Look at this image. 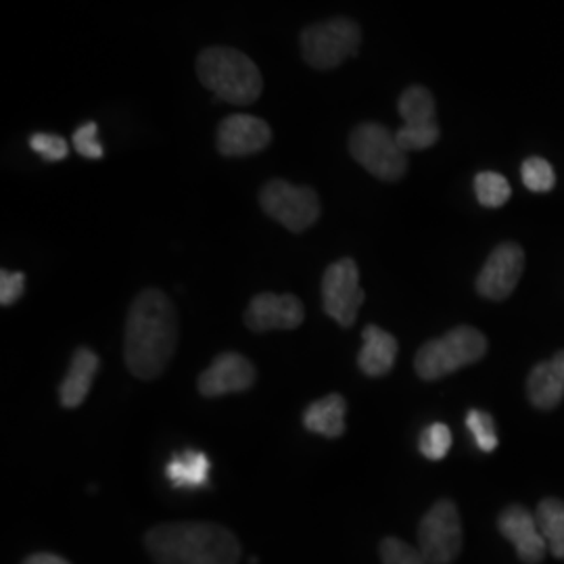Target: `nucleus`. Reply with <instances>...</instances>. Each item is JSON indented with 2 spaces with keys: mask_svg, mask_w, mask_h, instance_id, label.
Returning <instances> with one entry per match:
<instances>
[{
  "mask_svg": "<svg viewBox=\"0 0 564 564\" xmlns=\"http://www.w3.org/2000/svg\"><path fill=\"white\" fill-rule=\"evenodd\" d=\"M521 178L531 193H550L556 186V174L544 158H529L521 167Z\"/></svg>",
  "mask_w": 564,
  "mask_h": 564,
  "instance_id": "a878e982",
  "label": "nucleus"
},
{
  "mask_svg": "<svg viewBox=\"0 0 564 564\" xmlns=\"http://www.w3.org/2000/svg\"><path fill=\"white\" fill-rule=\"evenodd\" d=\"M362 303L358 263L351 258L330 263L323 276L324 312L343 328H351L358 321Z\"/></svg>",
  "mask_w": 564,
  "mask_h": 564,
  "instance_id": "1a4fd4ad",
  "label": "nucleus"
},
{
  "mask_svg": "<svg viewBox=\"0 0 564 564\" xmlns=\"http://www.w3.org/2000/svg\"><path fill=\"white\" fill-rule=\"evenodd\" d=\"M487 339L475 326H456L444 337L424 343L416 351L414 370L423 381H440L464 366L484 360Z\"/></svg>",
  "mask_w": 564,
  "mask_h": 564,
  "instance_id": "20e7f679",
  "label": "nucleus"
},
{
  "mask_svg": "<svg viewBox=\"0 0 564 564\" xmlns=\"http://www.w3.org/2000/svg\"><path fill=\"white\" fill-rule=\"evenodd\" d=\"M212 463L199 449H184L165 464V479L176 489H202L209 484Z\"/></svg>",
  "mask_w": 564,
  "mask_h": 564,
  "instance_id": "6ab92c4d",
  "label": "nucleus"
},
{
  "mask_svg": "<svg viewBox=\"0 0 564 564\" xmlns=\"http://www.w3.org/2000/svg\"><path fill=\"white\" fill-rule=\"evenodd\" d=\"M305 321L302 300L295 295L260 293L256 295L245 312V324L253 333L268 330H293Z\"/></svg>",
  "mask_w": 564,
  "mask_h": 564,
  "instance_id": "f8f14e48",
  "label": "nucleus"
},
{
  "mask_svg": "<svg viewBox=\"0 0 564 564\" xmlns=\"http://www.w3.org/2000/svg\"><path fill=\"white\" fill-rule=\"evenodd\" d=\"M155 564H239L237 535L216 523H165L144 535Z\"/></svg>",
  "mask_w": 564,
  "mask_h": 564,
  "instance_id": "f03ea898",
  "label": "nucleus"
},
{
  "mask_svg": "<svg viewBox=\"0 0 564 564\" xmlns=\"http://www.w3.org/2000/svg\"><path fill=\"white\" fill-rule=\"evenodd\" d=\"M99 126L95 121H86L74 132V147L86 160H101L105 155L101 142L97 139Z\"/></svg>",
  "mask_w": 564,
  "mask_h": 564,
  "instance_id": "c85d7f7f",
  "label": "nucleus"
},
{
  "mask_svg": "<svg viewBox=\"0 0 564 564\" xmlns=\"http://www.w3.org/2000/svg\"><path fill=\"white\" fill-rule=\"evenodd\" d=\"M364 347L358 356V366L366 377H384L393 370L398 360V341L391 333L377 324H368L362 333Z\"/></svg>",
  "mask_w": 564,
  "mask_h": 564,
  "instance_id": "f3484780",
  "label": "nucleus"
},
{
  "mask_svg": "<svg viewBox=\"0 0 564 564\" xmlns=\"http://www.w3.org/2000/svg\"><path fill=\"white\" fill-rule=\"evenodd\" d=\"M101 368V358L90 347H78L72 356L67 375L59 384V402L63 408H80L90 393L95 377Z\"/></svg>",
  "mask_w": 564,
  "mask_h": 564,
  "instance_id": "2eb2a0df",
  "label": "nucleus"
},
{
  "mask_svg": "<svg viewBox=\"0 0 564 564\" xmlns=\"http://www.w3.org/2000/svg\"><path fill=\"white\" fill-rule=\"evenodd\" d=\"M347 402L339 393H330L323 400L310 403L303 412V426L326 440H337L345 433Z\"/></svg>",
  "mask_w": 564,
  "mask_h": 564,
  "instance_id": "a211bd4d",
  "label": "nucleus"
},
{
  "mask_svg": "<svg viewBox=\"0 0 564 564\" xmlns=\"http://www.w3.org/2000/svg\"><path fill=\"white\" fill-rule=\"evenodd\" d=\"M475 195L484 207L498 209L510 199L512 188L510 182L506 181L502 174L498 172H479L475 176Z\"/></svg>",
  "mask_w": 564,
  "mask_h": 564,
  "instance_id": "4be33fe9",
  "label": "nucleus"
},
{
  "mask_svg": "<svg viewBox=\"0 0 564 564\" xmlns=\"http://www.w3.org/2000/svg\"><path fill=\"white\" fill-rule=\"evenodd\" d=\"M452 431L444 423H433L424 426L419 440V449L426 460L440 463L447 456V452L452 449Z\"/></svg>",
  "mask_w": 564,
  "mask_h": 564,
  "instance_id": "393cba45",
  "label": "nucleus"
},
{
  "mask_svg": "<svg viewBox=\"0 0 564 564\" xmlns=\"http://www.w3.org/2000/svg\"><path fill=\"white\" fill-rule=\"evenodd\" d=\"M178 347V314L160 289H144L128 310L123 360L132 377L153 381L162 377Z\"/></svg>",
  "mask_w": 564,
  "mask_h": 564,
  "instance_id": "f257e3e1",
  "label": "nucleus"
},
{
  "mask_svg": "<svg viewBox=\"0 0 564 564\" xmlns=\"http://www.w3.org/2000/svg\"><path fill=\"white\" fill-rule=\"evenodd\" d=\"M362 44V30L354 20L335 18L305 28L300 39L305 63L316 69H335L354 57Z\"/></svg>",
  "mask_w": 564,
  "mask_h": 564,
  "instance_id": "423d86ee",
  "label": "nucleus"
},
{
  "mask_svg": "<svg viewBox=\"0 0 564 564\" xmlns=\"http://www.w3.org/2000/svg\"><path fill=\"white\" fill-rule=\"evenodd\" d=\"M197 76L216 102L249 105L260 99L263 80L258 65L230 46L205 48L197 59Z\"/></svg>",
  "mask_w": 564,
  "mask_h": 564,
  "instance_id": "7ed1b4c3",
  "label": "nucleus"
},
{
  "mask_svg": "<svg viewBox=\"0 0 564 564\" xmlns=\"http://www.w3.org/2000/svg\"><path fill=\"white\" fill-rule=\"evenodd\" d=\"M23 564H69L63 556L57 554H51V552H39V554H32L30 558H25Z\"/></svg>",
  "mask_w": 564,
  "mask_h": 564,
  "instance_id": "7c9ffc66",
  "label": "nucleus"
},
{
  "mask_svg": "<svg viewBox=\"0 0 564 564\" xmlns=\"http://www.w3.org/2000/svg\"><path fill=\"white\" fill-rule=\"evenodd\" d=\"M535 519L542 529L547 550L554 558L564 561V502L558 498H545L535 510Z\"/></svg>",
  "mask_w": 564,
  "mask_h": 564,
  "instance_id": "aec40b11",
  "label": "nucleus"
},
{
  "mask_svg": "<svg viewBox=\"0 0 564 564\" xmlns=\"http://www.w3.org/2000/svg\"><path fill=\"white\" fill-rule=\"evenodd\" d=\"M379 554L383 564H429L421 550L405 544L400 538H384Z\"/></svg>",
  "mask_w": 564,
  "mask_h": 564,
  "instance_id": "bb28decb",
  "label": "nucleus"
},
{
  "mask_svg": "<svg viewBox=\"0 0 564 564\" xmlns=\"http://www.w3.org/2000/svg\"><path fill=\"white\" fill-rule=\"evenodd\" d=\"M398 109L403 123H435V99L429 88L410 86L405 88L398 101Z\"/></svg>",
  "mask_w": 564,
  "mask_h": 564,
  "instance_id": "412c9836",
  "label": "nucleus"
},
{
  "mask_svg": "<svg viewBox=\"0 0 564 564\" xmlns=\"http://www.w3.org/2000/svg\"><path fill=\"white\" fill-rule=\"evenodd\" d=\"M270 141V126L256 116H228L218 128V151L224 158H245L260 153Z\"/></svg>",
  "mask_w": 564,
  "mask_h": 564,
  "instance_id": "4468645a",
  "label": "nucleus"
},
{
  "mask_svg": "<svg viewBox=\"0 0 564 564\" xmlns=\"http://www.w3.org/2000/svg\"><path fill=\"white\" fill-rule=\"evenodd\" d=\"M260 205L265 216L282 224L286 230L300 235L321 218V199L314 188L297 186L286 181L265 182L260 193Z\"/></svg>",
  "mask_w": 564,
  "mask_h": 564,
  "instance_id": "0eeeda50",
  "label": "nucleus"
},
{
  "mask_svg": "<svg viewBox=\"0 0 564 564\" xmlns=\"http://www.w3.org/2000/svg\"><path fill=\"white\" fill-rule=\"evenodd\" d=\"M25 291V274L23 272H0V305L9 307L20 300Z\"/></svg>",
  "mask_w": 564,
  "mask_h": 564,
  "instance_id": "c756f323",
  "label": "nucleus"
},
{
  "mask_svg": "<svg viewBox=\"0 0 564 564\" xmlns=\"http://www.w3.org/2000/svg\"><path fill=\"white\" fill-rule=\"evenodd\" d=\"M30 149L34 153H39L42 160H46V162H63L69 155L67 142L57 134H44V132L32 134Z\"/></svg>",
  "mask_w": 564,
  "mask_h": 564,
  "instance_id": "cd10ccee",
  "label": "nucleus"
},
{
  "mask_svg": "<svg viewBox=\"0 0 564 564\" xmlns=\"http://www.w3.org/2000/svg\"><path fill=\"white\" fill-rule=\"evenodd\" d=\"M349 153L379 181H402L408 172V153H403L395 134L375 121L360 123L351 132Z\"/></svg>",
  "mask_w": 564,
  "mask_h": 564,
  "instance_id": "39448f33",
  "label": "nucleus"
},
{
  "mask_svg": "<svg viewBox=\"0 0 564 564\" xmlns=\"http://www.w3.org/2000/svg\"><path fill=\"white\" fill-rule=\"evenodd\" d=\"M463 521L452 500L431 506L419 527V550L429 564H449L463 552Z\"/></svg>",
  "mask_w": 564,
  "mask_h": 564,
  "instance_id": "6e6552de",
  "label": "nucleus"
},
{
  "mask_svg": "<svg viewBox=\"0 0 564 564\" xmlns=\"http://www.w3.org/2000/svg\"><path fill=\"white\" fill-rule=\"evenodd\" d=\"M442 130L440 123H403L395 132V141L402 147L403 153L410 151H424L440 141Z\"/></svg>",
  "mask_w": 564,
  "mask_h": 564,
  "instance_id": "5701e85b",
  "label": "nucleus"
},
{
  "mask_svg": "<svg viewBox=\"0 0 564 564\" xmlns=\"http://www.w3.org/2000/svg\"><path fill=\"white\" fill-rule=\"evenodd\" d=\"M466 426H468V431H470V435H473L477 447H479L481 452H485V454H491V452L500 445L496 421H494V416H491L489 412L477 410V408H475V410H468V414H466Z\"/></svg>",
  "mask_w": 564,
  "mask_h": 564,
  "instance_id": "b1692460",
  "label": "nucleus"
},
{
  "mask_svg": "<svg viewBox=\"0 0 564 564\" xmlns=\"http://www.w3.org/2000/svg\"><path fill=\"white\" fill-rule=\"evenodd\" d=\"M523 272V247L517 242H500L477 276V293L489 302H505L514 293Z\"/></svg>",
  "mask_w": 564,
  "mask_h": 564,
  "instance_id": "9d476101",
  "label": "nucleus"
},
{
  "mask_svg": "<svg viewBox=\"0 0 564 564\" xmlns=\"http://www.w3.org/2000/svg\"><path fill=\"white\" fill-rule=\"evenodd\" d=\"M527 398L538 410H554L564 400V349L552 360L533 366L527 379Z\"/></svg>",
  "mask_w": 564,
  "mask_h": 564,
  "instance_id": "dca6fc26",
  "label": "nucleus"
},
{
  "mask_svg": "<svg viewBox=\"0 0 564 564\" xmlns=\"http://www.w3.org/2000/svg\"><path fill=\"white\" fill-rule=\"evenodd\" d=\"M256 383V366L237 351H224L199 375L203 398H223L249 391Z\"/></svg>",
  "mask_w": 564,
  "mask_h": 564,
  "instance_id": "9b49d317",
  "label": "nucleus"
},
{
  "mask_svg": "<svg viewBox=\"0 0 564 564\" xmlns=\"http://www.w3.org/2000/svg\"><path fill=\"white\" fill-rule=\"evenodd\" d=\"M498 529L510 544L514 545L524 564H540L544 561L545 544L538 519L521 505H510L498 517Z\"/></svg>",
  "mask_w": 564,
  "mask_h": 564,
  "instance_id": "ddd939ff",
  "label": "nucleus"
}]
</instances>
